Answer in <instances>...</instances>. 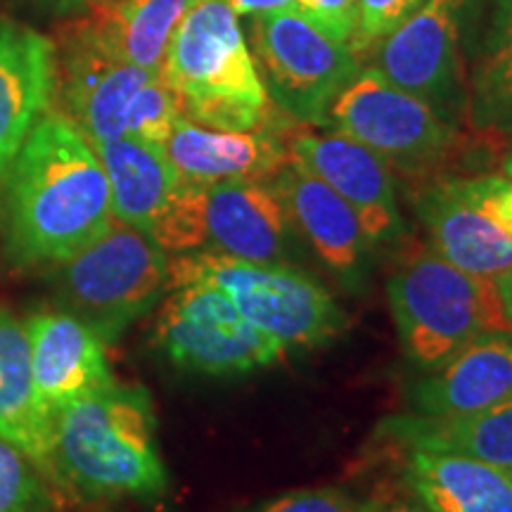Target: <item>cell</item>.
Returning <instances> with one entry per match:
<instances>
[{"label":"cell","mask_w":512,"mask_h":512,"mask_svg":"<svg viewBox=\"0 0 512 512\" xmlns=\"http://www.w3.org/2000/svg\"><path fill=\"white\" fill-rule=\"evenodd\" d=\"M3 183L5 249L15 264H62L117 223L98 152L62 112L38 119Z\"/></svg>","instance_id":"obj_1"},{"label":"cell","mask_w":512,"mask_h":512,"mask_svg":"<svg viewBox=\"0 0 512 512\" xmlns=\"http://www.w3.org/2000/svg\"><path fill=\"white\" fill-rule=\"evenodd\" d=\"M50 475L88 498L164 496L169 472L150 394L112 382L64 406L53 420Z\"/></svg>","instance_id":"obj_2"},{"label":"cell","mask_w":512,"mask_h":512,"mask_svg":"<svg viewBox=\"0 0 512 512\" xmlns=\"http://www.w3.org/2000/svg\"><path fill=\"white\" fill-rule=\"evenodd\" d=\"M159 74L195 124L245 133L271 121V98L240 19L223 0H192Z\"/></svg>","instance_id":"obj_3"},{"label":"cell","mask_w":512,"mask_h":512,"mask_svg":"<svg viewBox=\"0 0 512 512\" xmlns=\"http://www.w3.org/2000/svg\"><path fill=\"white\" fill-rule=\"evenodd\" d=\"M195 280L219 287L249 323L283 342L285 349L328 347L349 328V316L335 297L316 278L283 261L259 264L216 249L169 259L166 290Z\"/></svg>","instance_id":"obj_4"},{"label":"cell","mask_w":512,"mask_h":512,"mask_svg":"<svg viewBox=\"0 0 512 512\" xmlns=\"http://www.w3.org/2000/svg\"><path fill=\"white\" fill-rule=\"evenodd\" d=\"M387 299L403 356L413 368H439L477 335L510 328L494 278L460 271L422 249L396 268Z\"/></svg>","instance_id":"obj_5"},{"label":"cell","mask_w":512,"mask_h":512,"mask_svg":"<svg viewBox=\"0 0 512 512\" xmlns=\"http://www.w3.org/2000/svg\"><path fill=\"white\" fill-rule=\"evenodd\" d=\"M57 83L69 119L91 143L138 138L164 147L183 117L162 74L107 55L76 24L64 41L62 60L57 57Z\"/></svg>","instance_id":"obj_6"},{"label":"cell","mask_w":512,"mask_h":512,"mask_svg":"<svg viewBox=\"0 0 512 512\" xmlns=\"http://www.w3.org/2000/svg\"><path fill=\"white\" fill-rule=\"evenodd\" d=\"M169 254L143 230L114 223L72 259L55 264L57 292L105 342L121 337L166 292Z\"/></svg>","instance_id":"obj_7"},{"label":"cell","mask_w":512,"mask_h":512,"mask_svg":"<svg viewBox=\"0 0 512 512\" xmlns=\"http://www.w3.org/2000/svg\"><path fill=\"white\" fill-rule=\"evenodd\" d=\"M155 347L176 368L211 377L249 375L285 356V344L242 316L219 287H169L155 320Z\"/></svg>","instance_id":"obj_8"},{"label":"cell","mask_w":512,"mask_h":512,"mask_svg":"<svg viewBox=\"0 0 512 512\" xmlns=\"http://www.w3.org/2000/svg\"><path fill=\"white\" fill-rule=\"evenodd\" d=\"M328 126L377 152L403 174L444 166L460 150V128L430 105L389 83L375 67H361L328 112Z\"/></svg>","instance_id":"obj_9"},{"label":"cell","mask_w":512,"mask_h":512,"mask_svg":"<svg viewBox=\"0 0 512 512\" xmlns=\"http://www.w3.org/2000/svg\"><path fill=\"white\" fill-rule=\"evenodd\" d=\"M252 57L268 98L306 126H328L337 93L361 64L347 43L320 34L297 10L249 17Z\"/></svg>","instance_id":"obj_10"},{"label":"cell","mask_w":512,"mask_h":512,"mask_svg":"<svg viewBox=\"0 0 512 512\" xmlns=\"http://www.w3.org/2000/svg\"><path fill=\"white\" fill-rule=\"evenodd\" d=\"M460 8L463 0H422L401 27L377 43L370 64L458 128L467 117V83L458 55Z\"/></svg>","instance_id":"obj_11"},{"label":"cell","mask_w":512,"mask_h":512,"mask_svg":"<svg viewBox=\"0 0 512 512\" xmlns=\"http://www.w3.org/2000/svg\"><path fill=\"white\" fill-rule=\"evenodd\" d=\"M285 143L290 159L330 185L354 209L370 245H392L401 238L392 166L377 152L339 131H311L306 124L287 133Z\"/></svg>","instance_id":"obj_12"},{"label":"cell","mask_w":512,"mask_h":512,"mask_svg":"<svg viewBox=\"0 0 512 512\" xmlns=\"http://www.w3.org/2000/svg\"><path fill=\"white\" fill-rule=\"evenodd\" d=\"M271 183L283 200L292 228L304 235L342 287L361 294L368 283V249L373 245L354 209L294 159L271 178Z\"/></svg>","instance_id":"obj_13"},{"label":"cell","mask_w":512,"mask_h":512,"mask_svg":"<svg viewBox=\"0 0 512 512\" xmlns=\"http://www.w3.org/2000/svg\"><path fill=\"white\" fill-rule=\"evenodd\" d=\"M38 399L53 415L81 396L110 387L105 339L86 320L64 309H43L24 320Z\"/></svg>","instance_id":"obj_14"},{"label":"cell","mask_w":512,"mask_h":512,"mask_svg":"<svg viewBox=\"0 0 512 512\" xmlns=\"http://www.w3.org/2000/svg\"><path fill=\"white\" fill-rule=\"evenodd\" d=\"M55 91V43L29 24L0 17V183Z\"/></svg>","instance_id":"obj_15"},{"label":"cell","mask_w":512,"mask_h":512,"mask_svg":"<svg viewBox=\"0 0 512 512\" xmlns=\"http://www.w3.org/2000/svg\"><path fill=\"white\" fill-rule=\"evenodd\" d=\"M512 399V328L477 335L408 389L413 413L467 415Z\"/></svg>","instance_id":"obj_16"},{"label":"cell","mask_w":512,"mask_h":512,"mask_svg":"<svg viewBox=\"0 0 512 512\" xmlns=\"http://www.w3.org/2000/svg\"><path fill=\"white\" fill-rule=\"evenodd\" d=\"M292 223L271 181L211 183L204 190V249L259 264L283 261Z\"/></svg>","instance_id":"obj_17"},{"label":"cell","mask_w":512,"mask_h":512,"mask_svg":"<svg viewBox=\"0 0 512 512\" xmlns=\"http://www.w3.org/2000/svg\"><path fill=\"white\" fill-rule=\"evenodd\" d=\"M181 178L192 183H221L254 178L271 181L290 162L285 138L271 121L256 131H216L181 117L164 145Z\"/></svg>","instance_id":"obj_18"},{"label":"cell","mask_w":512,"mask_h":512,"mask_svg":"<svg viewBox=\"0 0 512 512\" xmlns=\"http://www.w3.org/2000/svg\"><path fill=\"white\" fill-rule=\"evenodd\" d=\"M415 214L432 249L460 271L496 278L512 266V238L456 190L451 178L427 185L415 197Z\"/></svg>","instance_id":"obj_19"},{"label":"cell","mask_w":512,"mask_h":512,"mask_svg":"<svg viewBox=\"0 0 512 512\" xmlns=\"http://www.w3.org/2000/svg\"><path fill=\"white\" fill-rule=\"evenodd\" d=\"M403 484L430 512H512V470L460 453L408 448Z\"/></svg>","instance_id":"obj_20"},{"label":"cell","mask_w":512,"mask_h":512,"mask_svg":"<svg viewBox=\"0 0 512 512\" xmlns=\"http://www.w3.org/2000/svg\"><path fill=\"white\" fill-rule=\"evenodd\" d=\"M0 437L50 475L53 415L38 399L27 325L0 306Z\"/></svg>","instance_id":"obj_21"},{"label":"cell","mask_w":512,"mask_h":512,"mask_svg":"<svg viewBox=\"0 0 512 512\" xmlns=\"http://www.w3.org/2000/svg\"><path fill=\"white\" fill-rule=\"evenodd\" d=\"M192 0H105L81 15L76 27L121 62L162 72L171 36Z\"/></svg>","instance_id":"obj_22"},{"label":"cell","mask_w":512,"mask_h":512,"mask_svg":"<svg viewBox=\"0 0 512 512\" xmlns=\"http://www.w3.org/2000/svg\"><path fill=\"white\" fill-rule=\"evenodd\" d=\"M377 437L408 448L460 453L512 470V399L484 411L451 415H392L377 425Z\"/></svg>","instance_id":"obj_23"},{"label":"cell","mask_w":512,"mask_h":512,"mask_svg":"<svg viewBox=\"0 0 512 512\" xmlns=\"http://www.w3.org/2000/svg\"><path fill=\"white\" fill-rule=\"evenodd\" d=\"M93 147L110 181L114 219L150 235L152 223L181 183L166 150L138 138L102 140Z\"/></svg>","instance_id":"obj_24"},{"label":"cell","mask_w":512,"mask_h":512,"mask_svg":"<svg viewBox=\"0 0 512 512\" xmlns=\"http://www.w3.org/2000/svg\"><path fill=\"white\" fill-rule=\"evenodd\" d=\"M467 117L477 131L512 126V0H496L491 10L467 81Z\"/></svg>","instance_id":"obj_25"},{"label":"cell","mask_w":512,"mask_h":512,"mask_svg":"<svg viewBox=\"0 0 512 512\" xmlns=\"http://www.w3.org/2000/svg\"><path fill=\"white\" fill-rule=\"evenodd\" d=\"M46 498L34 463L0 437V512H34Z\"/></svg>","instance_id":"obj_26"},{"label":"cell","mask_w":512,"mask_h":512,"mask_svg":"<svg viewBox=\"0 0 512 512\" xmlns=\"http://www.w3.org/2000/svg\"><path fill=\"white\" fill-rule=\"evenodd\" d=\"M420 3L422 0H358L356 29L349 48L354 55L373 53L377 43L401 27L420 8Z\"/></svg>","instance_id":"obj_27"},{"label":"cell","mask_w":512,"mask_h":512,"mask_svg":"<svg viewBox=\"0 0 512 512\" xmlns=\"http://www.w3.org/2000/svg\"><path fill=\"white\" fill-rule=\"evenodd\" d=\"M465 200L482 209L496 226H501L512 238V183L498 174L451 178Z\"/></svg>","instance_id":"obj_28"},{"label":"cell","mask_w":512,"mask_h":512,"mask_svg":"<svg viewBox=\"0 0 512 512\" xmlns=\"http://www.w3.org/2000/svg\"><path fill=\"white\" fill-rule=\"evenodd\" d=\"M361 501L339 486L318 489H294L268 498L249 512H358Z\"/></svg>","instance_id":"obj_29"},{"label":"cell","mask_w":512,"mask_h":512,"mask_svg":"<svg viewBox=\"0 0 512 512\" xmlns=\"http://www.w3.org/2000/svg\"><path fill=\"white\" fill-rule=\"evenodd\" d=\"M297 12L320 34L351 43L358 17V0H297Z\"/></svg>","instance_id":"obj_30"},{"label":"cell","mask_w":512,"mask_h":512,"mask_svg":"<svg viewBox=\"0 0 512 512\" xmlns=\"http://www.w3.org/2000/svg\"><path fill=\"white\" fill-rule=\"evenodd\" d=\"M358 512H430L418 496L403 486H380L373 496L361 501Z\"/></svg>","instance_id":"obj_31"},{"label":"cell","mask_w":512,"mask_h":512,"mask_svg":"<svg viewBox=\"0 0 512 512\" xmlns=\"http://www.w3.org/2000/svg\"><path fill=\"white\" fill-rule=\"evenodd\" d=\"M12 8L34 12V15L46 17H81L95 5L105 3V0H3Z\"/></svg>","instance_id":"obj_32"},{"label":"cell","mask_w":512,"mask_h":512,"mask_svg":"<svg viewBox=\"0 0 512 512\" xmlns=\"http://www.w3.org/2000/svg\"><path fill=\"white\" fill-rule=\"evenodd\" d=\"M238 17L268 15V12L297 10V0H223Z\"/></svg>","instance_id":"obj_33"},{"label":"cell","mask_w":512,"mask_h":512,"mask_svg":"<svg viewBox=\"0 0 512 512\" xmlns=\"http://www.w3.org/2000/svg\"><path fill=\"white\" fill-rule=\"evenodd\" d=\"M498 299H501L503 306V316L508 320V325L512 328V266L505 268L503 273H498L494 278Z\"/></svg>","instance_id":"obj_34"},{"label":"cell","mask_w":512,"mask_h":512,"mask_svg":"<svg viewBox=\"0 0 512 512\" xmlns=\"http://www.w3.org/2000/svg\"><path fill=\"white\" fill-rule=\"evenodd\" d=\"M501 176L508 178V181L512 183V147L508 152L503 155V162H501Z\"/></svg>","instance_id":"obj_35"},{"label":"cell","mask_w":512,"mask_h":512,"mask_svg":"<svg viewBox=\"0 0 512 512\" xmlns=\"http://www.w3.org/2000/svg\"><path fill=\"white\" fill-rule=\"evenodd\" d=\"M34 512H69V510L57 508V505H53V501H50V498H46V501L38 505V508H36Z\"/></svg>","instance_id":"obj_36"},{"label":"cell","mask_w":512,"mask_h":512,"mask_svg":"<svg viewBox=\"0 0 512 512\" xmlns=\"http://www.w3.org/2000/svg\"><path fill=\"white\" fill-rule=\"evenodd\" d=\"M503 133H508V136L512 138V126H508V128H505V131Z\"/></svg>","instance_id":"obj_37"}]
</instances>
